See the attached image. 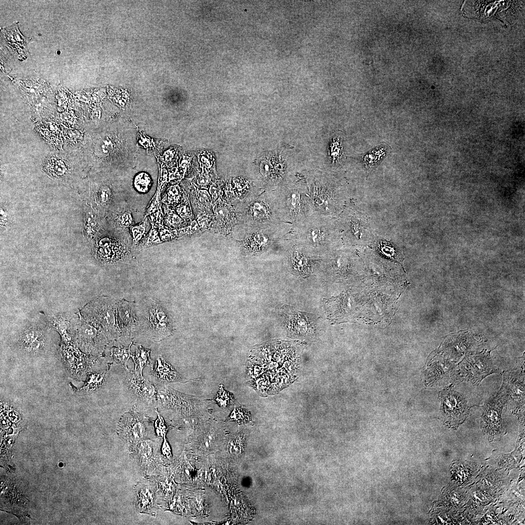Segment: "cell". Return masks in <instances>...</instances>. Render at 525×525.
<instances>
[{"instance_id": "obj_51", "label": "cell", "mask_w": 525, "mask_h": 525, "mask_svg": "<svg viewBox=\"0 0 525 525\" xmlns=\"http://www.w3.org/2000/svg\"><path fill=\"white\" fill-rule=\"evenodd\" d=\"M210 192L212 195L213 198H216L218 195L219 189L217 185L215 183H213L211 185Z\"/></svg>"}, {"instance_id": "obj_4", "label": "cell", "mask_w": 525, "mask_h": 525, "mask_svg": "<svg viewBox=\"0 0 525 525\" xmlns=\"http://www.w3.org/2000/svg\"><path fill=\"white\" fill-rule=\"evenodd\" d=\"M275 196L281 222L289 224L292 228L300 226L314 214L304 183L285 181Z\"/></svg>"}, {"instance_id": "obj_46", "label": "cell", "mask_w": 525, "mask_h": 525, "mask_svg": "<svg viewBox=\"0 0 525 525\" xmlns=\"http://www.w3.org/2000/svg\"><path fill=\"white\" fill-rule=\"evenodd\" d=\"M210 175L207 173L202 172L197 178V182L201 186H206L210 184Z\"/></svg>"}, {"instance_id": "obj_7", "label": "cell", "mask_w": 525, "mask_h": 525, "mask_svg": "<svg viewBox=\"0 0 525 525\" xmlns=\"http://www.w3.org/2000/svg\"><path fill=\"white\" fill-rule=\"evenodd\" d=\"M242 216L252 228H268L283 223L280 218L275 194L253 195L245 201Z\"/></svg>"}, {"instance_id": "obj_44", "label": "cell", "mask_w": 525, "mask_h": 525, "mask_svg": "<svg viewBox=\"0 0 525 525\" xmlns=\"http://www.w3.org/2000/svg\"><path fill=\"white\" fill-rule=\"evenodd\" d=\"M156 412L158 415V418L155 422V426L157 430V433L158 435H161L165 436L167 431L166 426L162 417L159 415L157 409H156Z\"/></svg>"}, {"instance_id": "obj_35", "label": "cell", "mask_w": 525, "mask_h": 525, "mask_svg": "<svg viewBox=\"0 0 525 525\" xmlns=\"http://www.w3.org/2000/svg\"><path fill=\"white\" fill-rule=\"evenodd\" d=\"M149 220L151 224V228L148 235L144 238L143 243L144 247H149L162 243L158 229V224L153 220L150 219Z\"/></svg>"}, {"instance_id": "obj_11", "label": "cell", "mask_w": 525, "mask_h": 525, "mask_svg": "<svg viewBox=\"0 0 525 525\" xmlns=\"http://www.w3.org/2000/svg\"><path fill=\"white\" fill-rule=\"evenodd\" d=\"M156 403L162 409L177 412L184 416L191 415L199 406L198 400L190 395L181 393L166 384H155Z\"/></svg>"}, {"instance_id": "obj_26", "label": "cell", "mask_w": 525, "mask_h": 525, "mask_svg": "<svg viewBox=\"0 0 525 525\" xmlns=\"http://www.w3.org/2000/svg\"><path fill=\"white\" fill-rule=\"evenodd\" d=\"M3 32L5 40L8 42L9 47L10 46L11 48H13L14 45H19L26 52L27 44L30 39L22 36L18 29V24H13L10 27L5 28Z\"/></svg>"}, {"instance_id": "obj_33", "label": "cell", "mask_w": 525, "mask_h": 525, "mask_svg": "<svg viewBox=\"0 0 525 525\" xmlns=\"http://www.w3.org/2000/svg\"><path fill=\"white\" fill-rule=\"evenodd\" d=\"M181 198V194L179 187L178 185H173L167 189L161 202L167 206H175L179 203Z\"/></svg>"}, {"instance_id": "obj_9", "label": "cell", "mask_w": 525, "mask_h": 525, "mask_svg": "<svg viewBox=\"0 0 525 525\" xmlns=\"http://www.w3.org/2000/svg\"><path fill=\"white\" fill-rule=\"evenodd\" d=\"M149 418L140 411L136 404L125 412L119 420L117 432L119 437L131 449L147 438L150 429Z\"/></svg>"}, {"instance_id": "obj_45", "label": "cell", "mask_w": 525, "mask_h": 525, "mask_svg": "<svg viewBox=\"0 0 525 525\" xmlns=\"http://www.w3.org/2000/svg\"><path fill=\"white\" fill-rule=\"evenodd\" d=\"M111 192L108 187H103L101 189L100 197L101 201L103 203H107L111 198Z\"/></svg>"}, {"instance_id": "obj_49", "label": "cell", "mask_w": 525, "mask_h": 525, "mask_svg": "<svg viewBox=\"0 0 525 525\" xmlns=\"http://www.w3.org/2000/svg\"><path fill=\"white\" fill-rule=\"evenodd\" d=\"M192 159V157L183 156L181 160L179 165L183 171V175H184L187 168L189 167Z\"/></svg>"}, {"instance_id": "obj_1", "label": "cell", "mask_w": 525, "mask_h": 525, "mask_svg": "<svg viewBox=\"0 0 525 525\" xmlns=\"http://www.w3.org/2000/svg\"><path fill=\"white\" fill-rule=\"evenodd\" d=\"M299 342L273 341L252 352L248 377L260 395L278 393L297 379L300 367Z\"/></svg>"}, {"instance_id": "obj_27", "label": "cell", "mask_w": 525, "mask_h": 525, "mask_svg": "<svg viewBox=\"0 0 525 525\" xmlns=\"http://www.w3.org/2000/svg\"><path fill=\"white\" fill-rule=\"evenodd\" d=\"M48 324L49 326L58 331L65 340H69L67 331L70 324V318L66 313L52 314L49 317Z\"/></svg>"}, {"instance_id": "obj_13", "label": "cell", "mask_w": 525, "mask_h": 525, "mask_svg": "<svg viewBox=\"0 0 525 525\" xmlns=\"http://www.w3.org/2000/svg\"><path fill=\"white\" fill-rule=\"evenodd\" d=\"M440 395L441 410L444 421L449 427L456 428L469 414L467 400L461 393L451 388L444 389Z\"/></svg>"}, {"instance_id": "obj_17", "label": "cell", "mask_w": 525, "mask_h": 525, "mask_svg": "<svg viewBox=\"0 0 525 525\" xmlns=\"http://www.w3.org/2000/svg\"><path fill=\"white\" fill-rule=\"evenodd\" d=\"M134 490V506L136 510L142 513L156 515L158 494L154 482L151 479L140 481L136 485Z\"/></svg>"}, {"instance_id": "obj_15", "label": "cell", "mask_w": 525, "mask_h": 525, "mask_svg": "<svg viewBox=\"0 0 525 525\" xmlns=\"http://www.w3.org/2000/svg\"><path fill=\"white\" fill-rule=\"evenodd\" d=\"M264 158L261 161L259 167L262 180L272 186L278 185L283 180L285 182L287 172L285 159L276 153Z\"/></svg>"}, {"instance_id": "obj_48", "label": "cell", "mask_w": 525, "mask_h": 525, "mask_svg": "<svg viewBox=\"0 0 525 525\" xmlns=\"http://www.w3.org/2000/svg\"><path fill=\"white\" fill-rule=\"evenodd\" d=\"M53 167V170L56 174H63L65 172V165L61 161L56 160L53 161L52 164V168Z\"/></svg>"}, {"instance_id": "obj_6", "label": "cell", "mask_w": 525, "mask_h": 525, "mask_svg": "<svg viewBox=\"0 0 525 525\" xmlns=\"http://www.w3.org/2000/svg\"><path fill=\"white\" fill-rule=\"evenodd\" d=\"M336 220L343 246H364L374 241V235L367 217L354 209L349 202Z\"/></svg>"}, {"instance_id": "obj_8", "label": "cell", "mask_w": 525, "mask_h": 525, "mask_svg": "<svg viewBox=\"0 0 525 525\" xmlns=\"http://www.w3.org/2000/svg\"><path fill=\"white\" fill-rule=\"evenodd\" d=\"M117 299L101 296L88 303L79 311L87 322L104 331L112 341H117L119 332L116 321Z\"/></svg>"}, {"instance_id": "obj_18", "label": "cell", "mask_w": 525, "mask_h": 525, "mask_svg": "<svg viewBox=\"0 0 525 525\" xmlns=\"http://www.w3.org/2000/svg\"><path fill=\"white\" fill-rule=\"evenodd\" d=\"M126 370L125 382L132 394L148 404L155 402L157 393L155 384L134 370L128 368Z\"/></svg>"}, {"instance_id": "obj_16", "label": "cell", "mask_w": 525, "mask_h": 525, "mask_svg": "<svg viewBox=\"0 0 525 525\" xmlns=\"http://www.w3.org/2000/svg\"><path fill=\"white\" fill-rule=\"evenodd\" d=\"M502 406L501 402L496 398H493L486 404L481 425L490 440L499 438L504 433L501 419Z\"/></svg>"}, {"instance_id": "obj_42", "label": "cell", "mask_w": 525, "mask_h": 525, "mask_svg": "<svg viewBox=\"0 0 525 525\" xmlns=\"http://www.w3.org/2000/svg\"><path fill=\"white\" fill-rule=\"evenodd\" d=\"M229 418L242 423L247 421L249 420V416L248 412L245 409L241 406H236L231 412Z\"/></svg>"}, {"instance_id": "obj_5", "label": "cell", "mask_w": 525, "mask_h": 525, "mask_svg": "<svg viewBox=\"0 0 525 525\" xmlns=\"http://www.w3.org/2000/svg\"><path fill=\"white\" fill-rule=\"evenodd\" d=\"M140 332L150 340L159 342L172 334L174 321L165 307L157 299L148 298L137 305Z\"/></svg>"}, {"instance_id": "obj_37", "label": "cell", "mask_w": 525, "mask_h": 525, "mask_svg": "<svg viewBox=\"0 0 525 525\" xmlns=\"http://www.w3.org/2000/svg\"><path fill=\"white\" fill-rule=\"evenodd\" d=\"M217 403L222 407H227L233 404L234 399L232 395L224 390L223 385L220 386V390L215 398Z\"/></svg>"}, {"instance_id": "obj_10", "label": "cell", "mask_w": 525, "mask_h": 525, "mask_svg": "<svg viewBox=\"0 0 525 525\" xmlns=\"http://www.w3.org/2000/svg\"><path fill=\"white\" fill-rule=\"evenodd\" d=\"M78 315L75 332L78 345L87 353L102 354L112 341L104 331L85 321L80 312Z\"/></svg>"}, {"instance_id": "obj_19", "label": "cell", "mask_w": 525, "mask_h": 525, "mask_svg": "<svg viewBox=\"0 0 525 525\" xmlns=\"http://www.w3.org/2000/svg\"><path fill=\"white\" fill-rule=\"evenodd\" d=\"M158 444L156 441L146 438L130 450L144 472H152L159 466Z\"/></svg>"}, {"instance_id": "obj_39", "label": "cell", "mask_w": 525, "mask_h": 525, "mask_svg": "<svg viewBox=\"0 0 525 525\" xmlns=\"http://www.w3.org/2000/svg\"><path fill=\"white\" fill-rule=\"evenodd\" d=\"M161 209V201H160V190L158 188L156 193L150 202L145 214V217L154 214L158 210Z\"/></svg>"}, {"instance_id": "obj_29", "label": "cell", "mask_w": 525, "mask_h": 525, "mask_svg": "<svg viewBox=\"0 0 525 525\" xmlns=\"http://www.w3.org/2000/svg\"><path fill=\"white\" fill-rule=\"evenodd\" d=\"M151 350L146 349L139 345L136 348L134 353L131 356L134 365V370L142 375V370L144 367L152 364L150 358Z\"/></svg>"}, {"instance_id": "obj_31", "label": "cell", "mask_w": 525, "mask_h": 525, "mask_svg": "<svg viewBox=\"0 0 525 525\" xmlns=\"http://www.w3.org/2000/svg\"><path fill=\"white\" fill-rule=\"evenodd\" d=\"M150 228L149 220L147 217L139 224L130 227V232L134 245L137 246L140 242L146 236L147 230Z\"/></svg>"}, {"instance_id": "obj_36", "label": "cell", "mask_w": 525, "mask_h": 525, "mask_svg": "<svg viewBox=\"0 0 525 525\" xmlns=\"http://www.w3.org/2000/svg\"><path fill=\"white\" fill-rule=\"evenodd\" d=\"M164 220L165 224L171 228H178L182 223V219L175 212L167 206L164 207Z\"/></svg>"}, {"instance_id": "obj_21", "label": "cell", "mask_w": 525, "mask_h": 525, "mask_svg": "<svg viewBox=\"0 0 525 525\" xmlns=\"http://www.w3.org/2000/svg\"><path fill=\"white\" fill-rule=\"evenodd\" d=\"M289 240L292 245V249L290 251L289 254V262L291 268L294 272L299 276L303 277L309 276L313 271V265L309 258V255L294 241L291 239Z\"/></svg>"}, {"instance_id": "obj_25", "label": "cell", "mask_w": 525, "mask_h": 525, "mask_svg": "<svg viewBox=\"0 0 525 525\" xmlns=\"http://www.w3.org/2000/svg\"><path fill=\"white\" fill-rule=\"evenodd\" d=\"M107 370L90 372L83 387L80 390L87 393H91L99 389L104 385L106 377Z\"/></svg>"}, {"instance_id": "obj_34", "label": "cell", "mask_w": 525, "mask_h": 525, "mask_svg": "<svg viewBox=\"0 0 525 525\" xmlns=\"http://www.w3.org/2000/svg\"><path fill=\"white\" fill-rule=\"evenodd\" d=\"M47 338L45 332L33 341L23 350L30 355H36L40 353L46 348Z\"/></svg>"}, {"instance_id": "obj_30", "label": "cell", "mask_w": 525, "mask_h": 525, "mask_svg": "<svg viewBox=\"0 0 525 525\" xmlns=\"http://www.w3.org/2000/svg\"><path fill=\"white\" fill-rule=\"evenodd\" d=\"M387 148L384 145L379 146L366 153L362 159L364 164L368 168L378 165L385 156Z\"/></svg>"}, {"instance_id": "obj_14", "label": "cell", "mask_w": 525, "mask_h": 525, "mask_svg": "<svg viewBox=\"0 0 525 525\" xmlns=\"http://www.w3.org/2000/svg\"><path fill=\"white\" fill-rule=\"evenodd\" d=\"M284 326L288 335L293 338L311 337L315 333L316 318L314 315L297 310L293 307H282Z\"/></svg>"}, {"instance_id": "obj_28", "label": "cell", "mask_w": 525, "mask_h": 525, "mask_svg": "<svg viewBox=\"0 0 525 525\" xmlns=\"http://www.w3.org/2000/svg\"><path fill=\"white\" fill-rule=\"evenodd\" d=\"M45 330L38 325L33 324L26 328L19 334L18 343L22 350L44 333Z\"/></svg>"}, {"instance_id": "obj_20", "label": "cell", "mask_w": 525, "mask_h": 525, "mask_svg": "<svg viewBox=\"0 0 525 525\" xmlns=\"http://www.w3.org/2000/svg\"><path fill=\"white\" fill-rule=\"evenodd\" d=\"M460 370L463 379L472 383H478L489 374L495 372L489 361L479 358L463 362Z\"/></svg>"}, {"instance_id": "obj_40", "label": "cell", "mask_w": 525, "mask_h": 525, "mask_svg": "<svg viewBox=\"0 0 525 525\" xmlns=\"http://www.w3.org/2000/svg\"><path fill=\"white\" fill-rule=\"evenodd\" d=\"M116 224L122 228L130 227L134 221L131 213L129 211H123L118 213L115 217Z\"/></svg>"}, {"instance_id": "obj_3", "label": "cell", "mask_w": 525, "mask_h": 525, "mask_svg": "<svg viewBox=\"0 0 525 525\" xmlns=\"http://www.w3.org/2000/svg\"><path fill=\"white\" fill-rule=\"evenodd\" d=\"M307 185L314 214L336 218L350 201L343 184L329 173H309Z\"/></svg>"}, {"instance_id": "obj_32", "label": "cell", "mask_w": 525, "mask_h": 525, "mask_svg": "<svg viewBox=\"0 0 525 525\" xmlns=\"http://www.w3.org/2000/svg\"><path fill=\"white\" fill-rule=\"evenodd\" d=\"M231 210L227 205H221L216 208L215 211L216 221L219 224V227L221 228H224L226 225L228 228V225H231L232 224L233 213Z\"/></svg>"}, {"instance_id": "obj_47", "label": "cell", "mask_w": 525, "mask_h": 525, "mask_svg": "<svg viewBox=\"0 0 525 525\" xmlns=\"http://www.w3.org/2000/svg\"><path fill=\"white\" fill-rule=\"evenodd\" d=\"M197 198L200 202L204 204H208L210 202V197L206 190H200L197 195Z\"/></svg>"}, {"instance_id": "obj_2", "label": "cell", "mask_w": 525, "mask_h": 525, "mask_svg": "<svg viewBox=\"0 0 525 525\" xmlns=\"http://www.w3.org/2000/svg\"><path fill=\"white\" fill-rule=\"evenodd\" d=\"M283 238L292 240L308 255L324 254L342 246L336 218L313 214Z\"/></svg>"}, {"instance_id": "obj_43", "label": "cell", "mask_w": 525, "mask_h": 525, "mask_svg": "<svg viewBox=\"0 0 525 525\" xmlns=\"http://www.w3.org/2000/svg\"><path fill=\"white\" fill-rule=\"evenodd\" d=\"M331 146V155L333 158V161H337L342 153L341 143L339 138L333 140Z\"/></svg>"}, {"instance_id": "obj_12", "label": "cell", "mask_w": 525, "mask_h": 525, "mask_svg": "<svg viewBox=\"0 0 525 525\" xmlns=\"http://www.w3.org/2000/svg\"><path fill=\"white\" fill-rule=\"evenodd\" d=\"M116 321L119 332L117 342L129 345L140 332L137 305L135 302L124 299L118 300Z\"/></svg>"}, {"instance_id": "obj_41", "label": "cell", "mask_w": 525, "mask_h": 525, "mask_svg": "<svg viewBox=\"0 0 525 525\" xmlns=\"http://www.w3.org/2000/svg\"><path fill=\"white\" fill-rule=\"evenodd\" d=\"M175 210L178 215L184 220L190 219L192 216L191 207L187 198H184L183 202L176 207Z\"/></svg>"}, {"instance_id": "obj_24", "label": "cell", "mask_w": 525, "mask_h": 525, "mask_svg": "<svg viewBox=\"0 0 525 525\" xmlns=\"http://www.w3.org/2000/svg\"><path fill=\"white\" fill-rule=\"evenodd\" d=\"M114 342L115 344L110 348L109 355L116 363L122 366L127 369V362L133 353L130 347L134 345V342L127 345L117 341Z\"/></svg>"}, {"instance_id": "obj_50", "label": "cell", "mask_w": 525, "mask_h": 525, "mask_svg": "<svg viewBox=\"0 0 525 525\" xmlns=\"http://www.w3.org/2000/svg\"><path fill=\"white\" fill-rule=\"evenodd\" d=\"M175 152V149H170L165 152V160L167 162H169L172 159L174 158Z\"/></svg>"}, {"instance_id": "obj_22", "label": "cell", "mask_w": 525, "mask_h": 525, "mask_svg": "<svg viewBox=\"0 0 525 525\" xmlns=\"http://www.w3.org/2000/svg\"><path fill=\"white\" fill-rule=\"evenodd\" d=\"M151 373L157 380L163 384L181 382L182 376L168 362L165 360L161 355H159L155 364L152 367Z\"/></svg>"}, {"instance_id": "obj_23", "label": "cell", "mask_w": 525, "mask_h": 525, "mask_svg": "<svg viewBox=\"0 0 525 525\" xmlns=\"http://www.w3.org/2000/svg\"><path fill=\"white\" fill-rule=\"evenodd\" d=\"M100 247L97 250L99 258L105 261L114 262L124 259L127 255V249L122 244L111 240L105 238L99 243Z\"/></svg>"}, {"instance_id": "obj_38", "label": "cell", "mask_w": 525, "mask_h": 525, "mask_svg": "<svg viewBox=\"0 0 525 525\" xmlns=\"http://www.w3.org/2000/svg\"><path fill=\"white\" fill-rule=\"evenodd\" d=\"M151 184V179L149 175L144 173H140L137 175L134 180V185L136 188L140 192L147 191Z\"/></svg>"}]
</instances>
